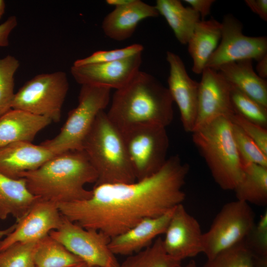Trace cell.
I'll use <instances>...</instances> for the list:
<instances>
[{
	"instance_id": "1",
	"label": "cell",
	"mask_w": 267,
	"mask_h": 267,
	"mask_svg": "<svg viewBox=\"0 0 267 267\" xmlns=\"http://www.w3.org/2000/svg\"><path fill=\"white\" fill-rule=\"evenodd\" d=\"M189 169V164L175 155L150 177L131 183L94 185L89 199L59 203L58 207L71 222L111 238L145 218L161 216L182 204Z\"/></svg>"
},
{
	"instance_id": "2",
	"label": "cell",
	"mask_w": 267,
	"mask_h": 267,
	"mask_svg": "<svg viewBox=\"0 0 267 267\" xmlns=\"http://www.w3.org/2000/svg\"><path fill=\"white\" fill-rule=\"evenodd\" d=\"M29 191L41 199L57 203L87 200L92 190L85 188L95 183L97 174L83 150L56 154L36 170L24 172Z\"/></svg>"
},
{
	"instance_id": "3",
	"label": "cell",
	"mask_w": 267,
	"mask_h": 267,
	"mask_svg": "<svg viewBox=\"0 0 267 267\" xmlns=\"http://www.w3.org/2000/svg\"><path fill=\"white\" fill-rule=\"evenodd\" d=\"M173 102L168 88L152 75L139 71L116 90L106 114L120 130L142 124L166 128L174 118Z\"/></svg>"
},
{
	"instance_id": "4",
	"label": "cell",
	"mask_w": 267,
	"mask_h": 267,
	"mask_svg": "<svg viewBox=\"0 0 267 267\" xmlns=\"http://www.w3.org/2000/svg\"><path fill=\"white\" fill-rule=\"evenodd\" d=\"M97 174L94 185L136 181L120 131L106 112L97 115L83 144Z\"/></svg>"
},
{
	"instance_id": "5",
	"label": "cell",
	"mask_w": 267,
	"mask_h": 267,
	"mask_svg": "<svg viewBox=\"0 0 267 267\" xmlns=\"http://www.w3.org/2000/svg\"><path fill=\"white\" fill-rule=\"evenodd\" d=\"M192 138L217 184L223 190H234L242 177L243 168L230 119L216 118L193 131Z\"/></svg>"
},
{
	"instance_id": "6",
	"label": "cell",
	"mask_w": 267,
	"mask_h": 267,
	"mask_svg": "<svg viewBox=\"0 0 267 267\" xmlns=\"http://www.w3.org/2000/svg\"><path fill=\"white\" fill-rule=\"evenodd\" d=\"M110 92L107 88L82 85L78 105L69 112L59 133L41 144L55 155L82 150L83 142L97 115L109 103Z\"/></svg>"
},
{
	"instance_id": "7",
	"label": "cell",
	"mask_w": 267,
	"mask_h": 267,
	"mask_svg": "<svg viewBox=\"0 0 267 267\" xmlns=\"http://www.w3.org/2000/svg\"><path fill=\"white\" fill-rule=\"evenodd\" d=\"M120 131L136 180L152 176L163 167L169 147L166 127L142 124Z\"/></svg>"
},
{
	"instance_id": "8",
	"label": "cell",
	"mask_w": 267,
	"mask_h": 267,
	"mask_svg": "<svg viewBox=\"0 0 267 267\" xmlns=\"http://www.w3.org/2000/svg\"><path fill=\"white\" fill-rule=\"evenodd\" d=\"M68 89L69 82L64 72L37 75L15 93L12 109L24 110L58 122Z\"/></svg>"
},
{
	"instance_id": "9",
	"label": "cell",
	"mask_w": 267,
	"mask_h": 267,
	"mask_svg": "<svg viewBox=\"0 0 267 267\" xmlns=\"http://www.w3.org/2000/svg\"><path fill=\"white\" fill-rule=\"evenodd\" d=\"M255 224L249 204L236 200L225 204L203 234V253L208 260L243 241Z\"/></svg>"
},
{
	"instance_id": "10",
	"label": "cell",
	"mask_w": 267,
	"mask_h": 267,
	"mask_svg": "<svg viewBox=\"0 0 267 267\" xmlns=\"http://www.w3.org/2000/svg\"><path fill=\"white\" fill-rule=\"evenodd\" d=\"M49 235L87 264L98 267H120L109 247L110 238L100 231L85 228L63 216L60 227L50 231Z\"/></svg>"
},
{
	"instance_id": "11",
	"label": "cell",
	"mask_w": 267,
	"mask_h": 267,
	"mask_svg": "<svg viewBox=\"0 0 267 267\" xmlns=\"http://www.w3.org/2000/svg\"><path fill=\"white\" fill-rule=\"evenodd\" d=\"M221 23V42L206 68L217 71L226 63L245 59L258 61L267 54L266 37L244 35L241 22L231 14L225 15Z\"/></svg>"
},
{
	"instance_id": "12",
	"label": "cell",
	"mask_w": 267,
	"mask_h": 267,
	"mask_svg": "<svg viewBox=\"0 0 267 267\" xmlns=\"http://www.w3.org/2000/svg\"><path fill=\"white\" fill-rule=\"evenodd\" d=\"M201 74L197 116L193 131L217 118H230L235 114L231 101V86L216 70L205 68Z\"/></svg>"
},
{
	"instance_id": "13",
	"label": "cell",
	"mask_w": 267,
	"mask_h": 267,
	"mask_svg": "<svg viewBox=\"0 0 267 267\" xmlns=\"http://www.w3.org/2000/svg\"><path fill=\"white\" fill-rule=\"evenodd\" d=\"M163 239L167 253L178 261L203 253L200 224L190 215L182 204L176 206Z\"/></svg>"
},
{
	"instance_id": "14",
	"label": "cell",
	"mask_w": 267,
	"mask_h": 267,
	"mask_svg": "<svg viewBox=\"0 0 267 267\" xmlns=\"http://www.w3.org/2000/svg\"><path fill=\"white\" fill-rule=\"evenodd\" d=\"M62 218L57 203L39 198L24 218L16 222L14 230L0 241V252L17 242L41 239L60 227Z\"/></svg>"
},
{
	"instance_id": "15",
	"label": "cell",
	"mask_w": 267,
	"mask_h": 267,
	"mask_svg": "<svg viewBox=\"0 0 267 267\" xmlns=\"http://www.w3.org/2000/svg\"><path fill=\"white\" fill-rule=\"evenodd\" d=\"M142 53L111 62L80 66L73 65L71 73L82 85L119 89L126 86L140 71Z\"/></svg>"
},
{
	"instance_id": "16",
	"label": "cell",
	"mask_w": 267,
	"mask_h": 267,
	"mask_svg": "<svg viewBox=\"0 0 267 267\" xmlns=\"http://www.w3.org/2000/svg\"><path fill=\"white\" fill-rule=\"evenodd\" d=\"M166 59L170 67L168 90L179 110L184 130L192 133L197 116L199 82L189 76L178 55L167 51Z\"/></svg>"
},
{
	"instance_id": "17",
	"label": "cell",
	"mask_w": 267,
	"mask_h": 267,
	"mask_svg": "<svg viewBox=\"0 0 267 267\" xmlns=\"http://www.w3.org/2000/svg\"><path fill=\"white\" fill-rule=\"evenodd\" d=\"M173 209L156 217L145 218L125 232L110 238L109 247L115 255L130 256L149 246L160 234H164Z\"/></svg>"
},
{
	"instance_id": "18",
	"label": "cell",
	"mask_w": 267,
	"mask_h": 267,
	"mask_svg": "<svg viewBox=\"0 0 267 267\" xmlns=\"http://www.w3.org/2000/svg\"><path fill=\"white\" fill-rule=\"evenodd\" d=\"M41 144L17 141L0 147V173L12 179L37 169L54 156Z\"/></svg>"
},
{
	"instance_id": "19",
	"label": "cell",
	"mask_w": 267,
	"mask_h": 267,
	"mask_svg": "<svg viewBox=\"0 0 267 267\" xmlns=\"http://www.w3.org/2000/svg\"><path fill=\"white\" fill-rule=\"evenodd\" d=\"M159 14L155 6L140 0H132L126 5L115 7L105 17L101 27L110 39L123 41L132 37L141 21Z\"/></svg>"
},
{
	"instance_id": "20",
	"label": "cell",
	"mask_w": 267,
	"mask_h": 267,
	"mask_svg": "<svg viewBox=\"0 0 267 267\" xmlns=\"http://www.w3.org/2000/svg\"><path fill=\"white\" fill-rule=\"evenodd\" d=\"M51 122L47 117L11 109L0 116V147L17 141L31 142Z\"/></svg>"
},
{
	"instance_id": "21",
	"label": "cell",
	"mask_w": 267,
	"mask_h": 267,
	"mask_svg": "<svg viewBox=\"0 0 267 267\" xmlns=\"http://www.w3.org/2000/svg\"><path fill=\"white\" fill-rule=\"evenodd\" d=\"M217 71L231 86L267 108V82L255 72L252 60L226 63Z\"/></svg>"
},
{
	"instance_id": "22",
	"label": "cell",
	"mask_w": 267,
	"mask_h": 267,
	"mask_svg": "<svg viewBox=\"0 0 267 267\" xmlns=\"http://www.w3.org/2000/svg\"><path fill=\"white\" fill-rule=\"evenodd\" d=\"M221 37V23L214 19L200 20L189 40L188 51L192 58V71L201 74L218 45Z\"/></svg>"
},
{
	"instance_id": "23",
	"label": "cell",
	"mask_w": 267,
	"mask_h": 267,
	"mask_svg": "<svg viewBox=\"0 0 267 267\" xmlns=\"http://www.w3.org/2000/svg\"><path fill=\"white\" fill-rule=\"evenodd\" d=\"M40 198L28 189L23 178L12 179L0 173V219L11 215L21 220Z\"/></svg>"
},
{
	"instance_id": "24",
	"label": "cell",
	"mask_w": 267,
	"mask_h": 267,
	"mask_svg": "<svg viewBox=\"0 0 267 267\" xmlns=\"http://www.w3.org/2000/svg\"><path fill=\"white\" fill-rule=\"evenodd\" d=\"M155 7L166 19L177 39L186 44L190 39L200 14L190 6L185 7L179 0H157Z\"/></svg>"
},
{
	"instance_id": "25",
	"label": "cell",
	"mask_w": 267,
	"mask_h": 267,
	"mask_svg": "<svg viewBox=\"0 0 267 267\" xmlns=\"http://www.w3.org/2000/svg\"><path fill=\"white\" fill-rule=\"evenodd\" d=\"M242 164L243 176L234 189L237 200L267 205V167L246 162H242Z\"/></svg>"
},
{
	"instance_id": "26",
	"label": "cell",
	"mask_w": 267,
	"mask_h": 267,
	"mask_svg": "<svg viewBox=\"0 0 267 267\" xmlns=\"http://www.w3.org/2000/svg\"><path fill=\"white\" fill-rule=\"evenodd\" d=\"M34 260L36 267H72L84 262L49 234L37 241Z\"/></svg>"
},
{
	"instance_id": "27",
	"label": "cell",
	"mask_w": 267,
	"mask_h": 267,
	"mask_svg": "<svg viewBox=\"0 0 267 267\" xmlns=\"http://www.w3.org/2000/svg\"><path fill=\"white\" fill-rule=\"evenodd\" d=\"M181 262L167 253L159 237L149 246L128 256L119 267H177Z\"/></svg>"
},
{
	"instance_id": "28",
	"label": "cell",
	"mask_w": 267,
	"mask_h": 267,
	"mask_svg": "<svg viewBox=\"0 0 267 267\" xmlns=\"http://www.w3.org/2000/svg\"><path fill=\"white\" fill-rule=\"evenodd\" d=\"M19 66V60L12 55L0 58V116L12 109L14 75Z\"/></svg>"
},
{
	"instance_id": "29",
	"label": "cell",
	"mask_w": 267,
	"mask_h": 267,
	"mask_svg": "<svg viewBox=\"0 0 267 267\" xmlns=\"http://www.w3.org/2000/svg\"><path fill=\"white\" fill-rule=\"evenodd\" d=\"M204 267H257L256 258L243 240L208 260Z\"/></svg>"
},
{
	"instance_id": "30",
	"label": "cell",
	"mask_w": 267,
	"mask_h": 267,
	"mask_svg": "<svg viewBox=\"0 0 267 267\" xmlns=\"http://www.w3.org/2000/svg\"><path fill=\"white\" fill-rule=\"evenodd\" d=\"M231 101L235 114L264 128L267 127V108L231 86Z\"/></svg>"
},
{
	"instance_id": "31",
	"label": "cell",
	"mask_w": 267,
	"mask_h": 267,
	"mask_svg": "<svg viewBox=\"0 0 267 267\" xmlns=\"http://www.w3.org/2000/svg\"><path fill=\"white\" fill-rule=\"evenodd\" d=\"M37 241L17 242L0 252V267H36L34 255Z\"/></svg>"
},
{
	"instance_id": "32",
	"label": "cell",
	"mask_w": 267,
	"mask_h": 267,
	"mask_svg": "<svg viewBox=\"0 0 267 267\" xmlns=\"http://www.w3.org/2000/svg\"><path fill=\"white\" fill-rule=\"evenodd\" d=\"M232 133L242 162L267 167V155L239 127L233 123Z\"/></svg>"
},
{
	"instance_id": "33",
	"label": "cell",
	"mask_w": 267,
	"mask_h": 267,
	"mask_svg": "<svg viewBox=\"0 0 267 267\" xmlns=\"http://www.w3.org/2000/svg\"><path fill=\"white\" fill-rule=\"evenodd\" d=\"M143 50V46L138 44H133L122 48L99 50L88 57L76 60L73 65L80 66L119 61L141 53Z\"/></svg>"
},
{
	"instance_id": "34",
	"label": "cell",
	"mask_w": 267,
	"mask_h": 267,
	"mask_svg": "<svg viewBox=\"0 0 267 267\" xmlns=\"http://www.w3.org/2000/svg\"><path fill=\"white\" fill-rule=\"evenodd\" d=\"M245 244L256 258L267 259V211L243 240Z\"/></svg>"
},
{
	"instance_id": "35",
	"label": "cell",
	"mask_w": 267,
	"mask_h": 267,
	"mask_svg": "<svg viewBox=\"0 0 267 267\" xmlns=\"http://www.w3.org/2000/svg\"><path fill=\"white\" fill-rule=\"evenodd\" d=\"M231 122L239 127L267 155V129L234 114L230 118Z\"/></svg>"
},
{
	"instance_id": "36",
	"label": "cell",
	"mask_w": 267,
	"mask_h": 267,
	"mask_svg": "<svg viewBox=\"0 0 267 267\" xmlns=\"http://www.w3.org/2000/svg\"><path fill=\"white\" fill-rule=\"evenodd\" d=\"M18 24L16 16H9L0 24V47H6L9 44V36Z\"/></svg>"
},
{
	"instance_id": "37",
	"label": "cell",
	"mask_w": 267,
	"mask_h": 267,
	"mask_svg": "<svg viewBox=\"0 0 267 267\" xmlns=\"http://www.w3.org/2000/svg\"><path fill=\"white\" fill-rule=\"evenodd\" d=\"M190 6L197 11L202 17V20L210 14L212 4L214 0H184Z\"/></svg>"
},
{
	"instance_id": "38",
	"label": "cell",
	"mask_w": 267,
	"mask_h": 267,
	"mask_svg": "<svg viewBox=\"0 0 267 267\" xmlns=\"http://www.w3.org/2000/svg\"><path fill=\"white\" fill-rule=\"evenodd\" d=\"M245 3L250 9L264 21H267V0H245Z\"/></svg>"
},
{
	"instance_id": "39",
	"label": "cell",
	"mask_w": 267,
	"mask_h": 267,
	"mask_svg": "<svg viewBox=\"0 0 267 267\" xmlns=\"http://www.w3.org/2000/svg\"><path fill=\"white\" fill-rule=\"evenodd\" d=\"M256 71L258 75L265 79L267 77V54L257 61Z\"/></svg>"
},
{
	"instance_id": "40",
	"label": "cell",
	"mask_w": 267,
	"mask_h": 267,
	"mask_svg": "<svg viewBox=\"0 0 267 267\" xmlns=\"http://www.w3.org/2000/svg\"><path fill=\"white\" fill-rule=\"evenodd\" d=\"M132 0H107L106 3L109 5L114 6L115 7L126 5L132 1Z\"/></svg>"
},
{
	"instance_id": "41",
	"label": "cell",
	"mask_w": 267,
	"mask_h": 267,
	"mask_svg": "<svg viewBox=\"0 0 267 267\" xmlns=\"http://www.w3.org/2000/svg\"><path fill=\"white\" fill-rule=\"evenodd\" d=\"M16 226V222H15L11 226H9L6 229L0 230V241L4 237L7 236L8 234L12 232Z\"/></svg>"
},
{
	"instance_id": "42",
	"label": "cell",
	"mask_w": 267,
	"mask_h": 267,
	"mask_svg": "<svg viewBox=\"0 0 267 267\" xmlns=\"http://www.w3.org/2000/svg\"><path fill=\"white\" fill-rule=\"evenodd\" d=\"M257 267H267V259L256 258Z\"/></svg>"
},
{
	"instance_id": "43",
	"label": "cell",
	"mask_w": 267,
	"mask_h": 267,
	"mask_svg": "<svg viewBox=\"0 0 267 267\" xmlns=\"http://www.w3.org/2000/svg\"><path fill=\"white\" fill-rule=\"evenodd\" d=\"M5 8V3L3 0H0V19L3 15Z\"/></svg>"
},
{
	"instance_id": "44",
	"label": "cell",
	"mask_w": 267,
	"mask_h": 267,
	"mask_svg": "<svg viewBox=\"0 0 267 267\" xmlns=\"http://www.w3.org/2000/svg\"><path fill=\"white\" fill-rule=\"evenodd\" d=\"M177 267H196V265L194 261H191L185 266H182L181 264H180Z\"/></svg>"
},
{
	"instance_id": "45",
	"label": "cell",
	"mask_w": 267,
	"mask_h": 267,
	"mask_svg": "<svg viewBox=\"0 0 267 267\" xmlns=\"http://www.w3.org/2000/svg\"><path fill=\"white\" fill-rule=\"evenodd\" d=\"M72 267H98L97 266L89 265L88 264H87L85 262H82L80 264H78L77 265H76L75 266Z\"/></svg>"
}]
</instances>
